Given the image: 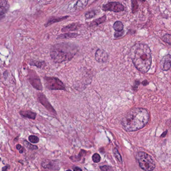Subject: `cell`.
Here are the masks:
<instances>
[{
    "label": "cell",
    "mask_w": 171,
    "mask_h": 171,
    "mask_svg": "<svg viewBox=\"0 0 171 171\" xmlns=\"http://www.w3.org/2000/svg\"><path fill=\"white\" fill-rule=\"evenodd\" d=\"M130 56L134 66L140 72L145 73L150 70L152 64V54L148 44H135L131 49Z\"/></svg>",
    "instance_id": "cell-1"
},
{
    "label": "cell",
    "mask_w": 171,
    "mask_h": 171,
    "mask_svg": "<svg viewBox=\"0 0 171 171\" xmlns=\"http://www.w3.org/2000/svg\"><path fill=\"white\" fill-rule=\"evenodd\" d=\"M148 112L143 108H134L123 118L121 124L127 132H134L143 128L149 120Z\"/></svg>",
    "instance_id": "cell-2"
},
{
    "label": "cell",
    "mask_w": 171,
    "mask_h": 171,
    "mask_svg": "<svg viewBox=\"0 0 171 171\" xmlns=\"http://www.w3.org/2000/svg\"><path fill=\"white\" fill-rule=\"evenodd\" d=\"M77 51V46L73 44L59 43L52 46L50 55L54 62L62 63L73 58Z\"/></svg>",
    "instance_id": "cell-3"
},
{
    "label": "cell",
    "mask_w": 171,
    "mask_h": 171,
    "mask_svg": "<svg viewBox=\"0 0 171 171\" xmlns=\"http://www.w3.org/2000/svg\"><path fill=\"white\" fill-rule=\"evenodd\" d=\"M140 167L144 171H152L155 168V163L152 157L145 152L140 151L136 155Z\"/></svg>",
    "instance_id": "cell-4"
},
{
    "label": "cell",
    "mask_w": 171,
    "mask_h": 171,
    "mask_svg": "<svg viewBox=\"0 0 171 171\" xmlns=\"http://www.w3.org/2000/svg\"><path fill=\"white\" fill-rule=\"evenodd\" d=\"M45 86L50 90H65V86L60 79L55 77L45 78Z\"/></svg>",
    "instance_id": "cell-5"
},
{
    "label": "cell",
    "mask_w": 171,
    "mask_h": 171,
    "mask_svg": "<svg viewBox=\"0 0 171 171\" xmlns=\"http://www.w3.org/2000/svg\"><path fill=\"white\" fill-rule=\"evenodd\" d=\"M102 9L104 11H111L118 13L124 11L125 7L119 2H112L103 5Z\"/></svg>",
    "instance_id": "cell-6"
},
{
    "label": "cell",
    "mask_w": 171,
    "mask_h": 171,
    "mask_svg": "<svg viewBox=\"0 0 171 171\" xmlns=\"http://www.w3.org/2000/svg\"><path fill=\"white\" fill-rule=\"evenodd\" d=\"M160 67L163 71H168L171 68V55L168 54L165 55L161 60Z\"/></svg>",
    "instance_id": "cell-7"
},
{
    "label": "cell",
    "mask_w": 171,
    "mask_h": 171,
    "mask_svg": "<svg viewBox=\"0 0 171 171\" xmlns=\"http://www.w3.org/2000/svg\"><path fill=\"white\" fill-rule=\"evenodd\" d=\"M95 59L100 63H105L108 61L109 55L104 50L98 49L95 53Z\"/></svg>",
    "instance_id": "cell-8"
},
{
    "label": "cell",
    "mask_w": 171,
    "mask_h": 171,
    "mask_svg": "<svg viewBox=\"0 0 171 171\" xmlns=\"http://www.w3.org/2000/svg\"><path fill=\"white\" fill-rule=\"evenodd\" d=\"M38 99L40 101V102L45 106V107H46L49 111H50V112H54V109L53 108L52 106H51V105L50 104V103L48 102V100L46 99V97H45L44 94L40 93L38 95Z\"/></svg>",
    "instance_id": "cell-9"
},
{
    "label": "cell",
    "mask_w": 171,
    "mask_h": 171,
    "mask_svg": "<svg viewBox=\"0 0 171 171\" xmlns=\"http://www.w3.org/2000/svg\"><path fill=\"white\" fill-rule=\"evenodd\" d=\"M29 81H30V83L31 84V85L36 89L39 90H42L43 89L42 85L41 84L40 79H39L38 77H31L29 78Z\"/></svg>",
    "instance_id": "cell-10"
},
{
    "label": "cell",
    "mask_w": 171,
    "mask_h": 171,
    "mask_svg": "<svg viewBox=\"0 0 171 171\" xmlns=\"http://www.w3.org/2000/svg\"><path fill=\"white\" fill-rule=\"evenodd\" d=\"M81 26V24H80L79 23H72L67 26L63 27L61 31L63 32H67L69 31H76L78 30Z\"/></svg>",
    "instance_id": "cell-11"
},
{
    "label": "cell",
    "mask_w": 171,
    "mask_h": 171,
    "mask_svg": "<svg viewBox=\"0 0 171 171\" xmlns=\"http://www.w3.org/2000/svg\"><path fill=\"white\" fill-rule=\"evenodd\" d=\"M42 167L45 169H48L50 170H56L55 168H57V163H55L54 161L49 160H45L42 163Z\"/></svg>",
    "instance_id": "cell-12"
},
{
    "label": "cell",
    "mask_w": 171,
    "mask_h": 171,
    "mask_svg": "<svg viewBox=\"0 0 171 171\" xmlns=\"http://www.w3.org/2000/svg\"><path fill=\"white\" fill-rule=\"evenodd\" d=\"M20 114L23 117L25 118H28V119H35L36 117V113L32 112V111H22L20 112Z\"/></svg>",
    "instance_id": "cell-13"
},
{
    "label": "cell",
    "mask_w": 171,
    "mask_h": 171,
    "mask_svg": "<svg viewBox=\"0 0 171 171\" xmlns=\"http://www.w3.org/2000/svg\"><path fill=\"white\" fill-rule=\"evenodd\" d=\"M107 19V17L106 15L103 16L102 17H101L100 18H98L97 19L91 22L90 23H89V26L90 27H95L98 26L102 23H104Z\"/></svg>",
    "instance_id": "cell-14"
},
{
    "label": "cell",
    "mask_w": 171,
    "mask_h": 171,
    "mask_svg": "<svg viewBox=\"0 0 171 171\" xmlns=\"http://www.w3.org/2000/svg\"><path fill=\"white\" fill-rule=\"evenodd\" d=\"M89 0H78L76 3L74 8L76 10H81L87 6Z\"/></svg>",
    "instance_id": "cell-15"
},
{
    "label": "cell",
    "mask_w": 171,
    "mask_h": 171,
    "mask_svg": "<svg viewBox=\"0 0 171 171\" xmlns=\"http://www.w3.org/2000/svg\"><path fill=\"white\" fill-rule=\"evenodd\" d=\"M78 36L77 33H67L61 34L57 37V39H69L76 38Z\"/></svg>",
    "instance_id": "cell-16"
},
{
    "label": "cell",
    "mask_w": 171,
    "mask_h": 171,
    "mask_svg": "<svg viewBox=\"0 0 171 171\" xmlns=\"http://www.w3.org/2000/svg\"><path fill=\"white\" fill-rule=\"evenodd\" d=\"M68 18H69V16H64V17H62L58 18H53V19H50V20H49L47 22V23L45 24V27H47L53 24L65 20V19H67Z\"/></svg>",
    "instance_id": "cell-17"
},
{
    "label": "cell",
    "mask_w": 171,
    "mask_h": 171,
    "mask_svg": "<svg viewBox=\"0 0 171 171\" xmlns=\"http://www.w3.org/2000/svg\"><path fill=\"white\" fill-rule=\"evenodd\" d=\"M9 9V4L6 0H2L0 2L1 11L6 13Z\"/></svg>",
    "instance_id": "cell-18"
},
{
    "label": "cell",
    "mask_w": 171,
    "mask_h": 171,
    "mask_svg": "<svg viewBox=\"0 0 171 171\" xmlns=\"http://www.w3.org/2000/svg\"><path fill=\"white\" fill-rule=\"evenodd\" d=\"M113 28L116 31H121L124 29V25L122 22L117 21L115 22L113 25Z\"/></svg>",
    "instance_id": "cell-19"
},
{
    "label": "cell",
    "mask_w": 171,
    "mask_h": 171,
    "mask_svg": "<svg viewBox=\"0 0 171 171\" xmlns=\"http://www.w3.org/2000/svg\"><path fill=\"white\" fill-rule=\"evenodd\" d=\"M131 6H132V12L133 14L136 13L139 8V5L137 0H131Z\"/></svg>",
    "instance_id": "cell-20"
},
{
    "label": "cell",
    "mask_w": 171,
    "mask_h": 171,
    "mask_svg": "<svg viewBox=\"0 0 171 171\" xmlns=\"http://www.w3.org/2000/svg\"><path fill=\"white\" fill-rule=\"evenodd\" d=\"M161 39L164 42L171 46V34L166 33L163 36Z\"/></svg>",
    "instance_id": "cell-21"
},
{
    "label": "cell",
    "mask_w": 171,
    "mask_h": 171,
    "mask_svg": "<svg viewBox=\"0 0 171 171\" xmlns=\"http://www.w3.org/2000/svg\"><path fill=\"white\" fill-rule=\"evenodd\" d=\"M24 145H25L26 147H27L28 149L30 150H36L38 149V146L35 145H32V144L29 143L27 141L24 140Z\"/></svg>",
    "instance_id": "cell-22"
},
{
    "label": "cell",
    "mask_w": 171,
    "mask_h": 171,
    "mask_svg": "<svg viewBox=\"0 0 171 171\" xmlns=\"http://www.w3.org/2000/svg\"><path fill=\"white\" fill-rule=\"evenodd\" d=\"M96 15V11L94 10H92V11H90L89 12H87V13H86V14H85V18L87 19H91V18L94 17Z\"/></svg>",
    "instance_id": "cell-23"
},
{
    "label": "cell",
    "mask_w": 171,
    "mask_h": 171,
    "mask_svg": "<svg viewBox=\"0 0 171 171\" xmlns=\"http://www.w3.org/2000/svg\"><path fill=\"white\" fill-rule=\"evenodd\" d=\"M113 152H114L115 157L117 159V160L121 163L122 162V158L120 154H119V151L117 150V149L116 148L114 149V150H113Z\"/></svg>",
    "instance_id": "cell-24"
},
{
    "label": "cell",
    "mask_w": 171,
    "mask_h": 171,
    "mask_svg": "<svg viewBox=\"0 0 171 171\" xmlns=\"http://www.w3.org/2000/svg\"><path fill=\"white\" fill-rule=\"evenodd\" d=\"M29 140L31 143H33V144H36V143H39V138L36 136L31 135L29 137Z\"/></svg>",
    "instance_id": "cell-25"
},
{
    "label": "cell",
    "mask_w": 171,
    "mask_h": 171,
    "mask_svg": "<svg viewBox=\"0 0 171 171\" xmlns=\"http://www.w3.org/2000/svg\"><path fill=\"white\" fill-rule=\"evenodd\" d=\"M92 159H93V161L94 163H99L100 161L101 157L98 154L96 153V154L93 155V156L92 157Z\"/></svg>",
    "instance_id": "cell-26"
},
{
    "label": "cell",
    "mask_w": 171,
    "mask_h": 171,
    "mask_svg": "<svg viewBox=\"0 0 171 171\" xmlns=\"http://www.w3.org/2000/svg\"><path fill=\"white\" fill-rule=\"evenodd\" d=\"M44 62H40V61H32L31 63H30V64L31 65H34V66H36L37 67H41L43 65Z\"/></svg>",
    "instance_id": "cell-27"
},
{
    "label": "cell",
    "mask_w": 171,
    "mask_h": 171,
    "mask_svg": "<svg viewBox=\"0 0 171 171\" xmlns=\"http://www.w3.org/2000/svg\"><path fill=\"white\" fill-rule=\"evenodd\" d=\"M124 31L123 30L121 31H116V32L114 34V36L116 38H119L122 37L124 34Z\"/></svg>",
    "instance_id": "cell-28"
},
{
    "label": "cell",
    "mask_w": 171,
    "mask_h": 171,
    "mask_svg": "<svg viewBox=\"0 0 171 171\" xmlns=\"http://www.w3.org/2000/svg\"><path fill=\"white\" fill-rule=\"evenodd\" d=\"M16 149L19 151V152L20 154H23L24 152H25V148L20 144H18L16 145Z\"/></svg>",
    "instance_id": "cell-29"
},
{
    "label": "cell",
    "mask_w": 171,
    "mask_h": 171,
    "mask_svg": "<svg viewBox=\"0 0 171 171\" xmlns=\"http://www.w3.org/2000/svg\"><path fill=\"white\" fill-rule=\"evenodd\" d=\"M100 169L102 171H109L110 170V167L107 166H103L100 167Z\"/></svg>",
    "instance_id": "cell-30"
},
{
    "label": "cell",
    "mask_w": 171,
    "mask_h": 171,
    "mask_svg": "<svg viewBox=\"0 0 171 171\" xmlns=\"http://www.w3.org/2000/svg\"><path fill=\"white\" fill-rule=\"evenodd\" d=\"M5 14H6V13H5L4 12H2V11L0 12V21L2 20L3 18H5Z\"/></svg>",
    "instance_id": "cell-31"
},
{
    "label": "cell",
    "mask_w": 171,
    "mask_h": 171,
    "mask_svg": "<svg viewBox=\"0 0 171 171\" xmlns=\"http://www.w3.org/2000/svg\"><path fill=\"white\" fill-rule=\"evenodd\" d=\"M9 167H10V166H6L5 167H3V168H2V171H7V170H8V169L9 168Z\"/></svg>",
    "instance_id": "cell-32"
},
{
    "label": "cell",
    "mask_w": 171,
    "mask_h": 171,
    "mask_svg": "<svg viewBox=\"0 0 171 171\" xmlns=\"http://www.w3.org/2000/svg\"><path fill=\"white\" fill-rule=\"evenodd\" d=\"M74 171H82V169L79 167H75L74 169Z\"/></svg>",
    "instance_id": "cell-33"
},
{
    "label": "cell",
    "mask_w": 171,
    "mask_h": 171,
    "mask_svg": "<svg viewBox=\"0 0 171 171\" xmlns=\"http://www.w3.org/2000/svg\"><path fill=\"white\" fill-rule=\"evenodd\" d=\"M169 127H170V130H171V120H170L169 121Z\"/></svg>",
    "instance_id": "cell-34"
},
{
    "label": "cell",
    "mask_w": 171,
    "mask_h": 171,
    "mask_svg": "<svg viewBox=\"0 0 171 171\" xmlns=\"http://www.w3.org/2000/svg\"><path fill=\"white\" fill-rule=\"evenodd\" d=\"M167 132L166 131V132H164V133H163L162 135V136H161V137H165V135L167 133Z\"/></svg>",
    "instance_id": "cell-35"
},
{
    "label": "cell",
    "mask_w": 171,
    "mask_h": 171,
    "mask_svg": "<svg viewBox=\"0 0 171 171\" xmlns=\"http://www.w3.org/2000/svg\"><path fill=\"white\" fill-rule=\"evenodd\" d=\"M140 2H145L146 0H138Z\"/></svg>",
    "instance_id": "cell-36"
},
{
    "label": "cell",
    "mask_w": 171,
    "mask_h": 171,
    "mask_svg": "<svg viewBox=\"0 0 171 171\" xmlns=\"http://www.w3.org/2000/svg\"><path fill=\"white\" fill-rule=\"evenodd\" d=\"M98 1V0H96V1Z\"/></svg>",
    "instance_id": "cell-37"
},
{
    "label": "cell",
    "mask_w": 171,
    "mask_h": 171,
    "mask_svg": "<svg viewBox=\"0 0 171 171\" xmlns=\"http://www.w3.org/2000/svg\"><path fill=\"white\" fill-rule=\"evenodd\" d=\"M0 160H1V158H0Z\"/></svg>",
    "instance_id": "cell-38"
}]
</instances>
